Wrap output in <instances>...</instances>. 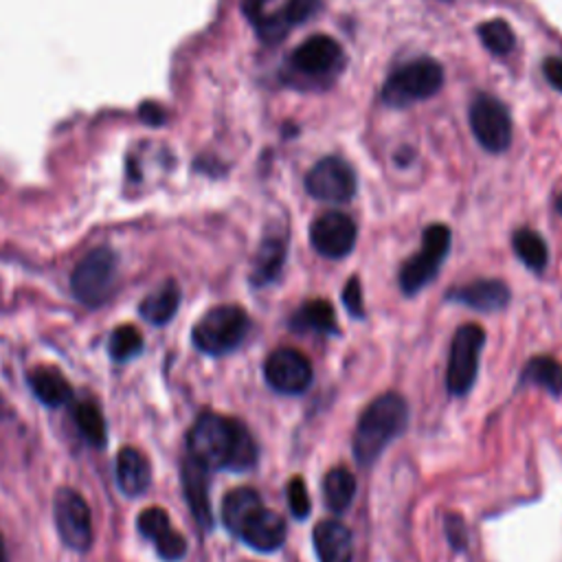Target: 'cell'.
<instances>
[{"mask_svg":"<svg viewBox=\"0 0 562 562\" xmlns=\"http://www.w3.org/2000/svg\"><path fill=\"white\" fill-rule=\"evenodd\" d=\"M555 209H558V213L562 215V193L558 195V200H555Z\"/></svg>","mask_w":562,"mask_h":562,"instance_id":"obj_38","label":"cell"},{"mask_svg":"<svg viewBox=\"0 0 562 562\" xmlns=\"http://www.w3.org/2000/svg\"><path fill=\"white\" fill-rule=\"evenodd\" d=\"M53 516L66 547L86 553L92 547V518L86 498L72 487H59L53 498Z\"/></svg>","mask_w":562,"mask_h":562,"instance_id":"obj_8","label":"cell"},{"mask_svg":"<svg viewBox=\"0 0 562 562\" xmlns=\"http://www.w3.org/2000/svg\"><path fill=\"white\" fill-rule=\"evenodd\" d=\"M512 246L516 257L533 272H542L549 261V250L544 239L531 228H518L512 237Z\"/></svg>","mask_w":562,"mask_h":562,"instance_id":"obj_27","label":"cell"},{"mask_svg":"<svg viewBox=\"0 0 562 562\" xmlns=\"http://www.w3.org/2000/svg\"><path fill=\"white\" fill-rule=\"evenodd\" d=\"M158 555L167 562H176L180 558H184L187 553V540L176 531V529H169L165 536H160L156 542H154Z\"/></svg>","mask_w":562,"mask_h":562,"instance_id":"obj_33","label":"cell"},{"mask_svg":"<svg viewBox=\"0 0 562 562\" xmlns=\"http://www.w3.org/2000/svg\"><path fill=\"white\" fill-rule=\"evenodd\" d=\"M483 342L485 331L476 323H465L454 331L446 364V389L452 395L461 397L472 389L479 371V353L483 349Z\"/></svg>","mask_w":562,"mask_h":562,"instance_id":"obj_7","label":"cell"},{"mask_svg":"<svg viewBox=\"0 0 562 562\" xmlns=\"http://www.w3.org/2000/svg\"><path fill=\"white\" fill-rule=\"evenodd\" d=\"M261 496L252 487H235L231 490L222 501V522L224 527L237 536L239 527L248 520L250 514H255L261 507Z\"/></svg>","mask_w":562,"mask_h":562,"instance_id":"obj_23","label":"cell"},{"mask_svg":"<svg viewBox=\"0 0 562 562\" xmlns=\"http://www.w3.org/2000/svg\"><path fill=\"white\" fill-rule=\"evenodd\" d=\"M290 329L294 331H314V334H338L336 325V312L329 301L325 299H312L303 303L294 316L290 318Z\"/></svg>","mask_w":562,"mask_h":562,"instance_id":"obj_20","label":"cell"},{"mask_svg":"<svg viewBox=\"0 0 562 562\" xmlns=\"http://www.w3.org/2000/svg\"><path fill=\"white\" fill-rule=\"evenodd\" d=\"M450 250V228L446 224H430L424 228L422 248L408 257L400 268V288L406 296L417 294L426 283L437 277Z\"/></svg>","mask_w":562,"mask_h":562,"instance_id":"obj_6","label":"cell"},{"mask_svg":"<svg viewBox=\"0 0 562 562\" xmlns=\"http://www.w3.org/2000/svg\"><path fill=\"white\" fill-rule=\"evenodd\" d=\"M116 481L127 496H140L151 481L147 457L136 448H121L116 454Z\"/></svg>","mask_w":562,"mask_h":562,"instance_id":"obj_19","label":"cell"},{"mask_svg":"<svg viewBox=\"0 0 562 562\" xmlns=\"http://www.w3.org/2000/svg\"><path fill=\"white\" fill-rule=\"evenodd\" d=\"M116 283V255L99 246L86 252L70 274V290L86 307H97L110 299Z\"/></svg>","mask_w":562,"mask_h":562,"instance_id":"obj_5","label":"cell"},{"mask_svg":"<svg viewBox=\"0 0 562 562\" xmlns=\"http://www.w3.org/2000/svg\"><path fill=\"white\" fill-rule=\"evenodd\" d=\"M180 476H182V492L195 522L200 525V529H211L213 512H211V498H209V468L202 465L191 454H187L182 459Z\"/></svg>","mask_w":562,"mask_h":562,"instance_id":"obj_15","label":"cell"},{"mask_svg":"<svg viewBox=\"0 0 562 562\" xmlns=\"http://www.w3.org/2000/svg\"><path fill=\"white\" fill-rule=\"evenodd\" d=\"M178 305H180V288H178V283L176 281H165L162 285H158L154 292H149L140 301L138 312L151 325H165L167 321H171V316L176 314Z\"/></svg>","mask_w":562,"mask_h":562,"instance_id":"obj_24","label":"cell"},{"mask_svg":"<svg viewBox=\"0 0 562 562\" xmlns=\"http://www.w3.org/2000/svg\"><path fill=\"white\" fill-rule=\"evenodd\" d=\"M470 130L479 145L492 154H501L512 143V116L507 108L492 94H479L470 103Z\"/></svg>","mask_w":562,"mask_h":562,"instance_id":"obj_9","label":"cell"},{"mask_svg":"<svg viewBox=\"0 0 562 562\" xmlns=\"http://www.w3.org/2000/svg\"><path fill=\"white\" fill-rule=\"evenodd\" d=\"M266 382L283 395H299L312 384V362L292 347L274 349L263 364Z\"/></svg>","mask_w":562,"mask_h":562,"instance_id":"obj_12","label":"cell"},{"mask_svg":"<svg viewBox=\"0 0 562 562\" xmlns=\"http://www.w3.org/2000/svg\"><path fill=\"white\" fill-rule=\"evenodd\" d=\"M0 562H7V549H4V540L0 536Z\"/></svg>","mask_w":562,"mask_h":562,"instance_id":"obj_37","label":"cell"},{"mask_svg":"<svg viewBox=\"0 0 562 562\" xmlns=\"http://www.w3.org/2000/svg\"><path fill=\"white\" fill-rule=\"evenodd\" d=\"M189 454L209 470L246 472L257 463V443L248 428L220 413H202L187 437Z\"/></svg>","mask_w":562,"mask_h":562,"instance_id":"obj_1","label":"cell"},{"mask_svg":"<svg viewBox=\"0 0 562 562\" xmlns=\"http://www.w3.org/2000/svg\"><path fill=\"white\" fill-rule=\"evenodd\" d=\"M136 527L151 542H156L160 536H165L171 529L169 516H167V512L162 507H147V509H143L138 514Z\"/></svg>","mask_w":562,"mask_h":562,"instance_id":"obj_31","label":"cell"},{"mask_svg":"<svg viewBox=\"0 0 562 562\" xmlns=\"http://www.w3.org/2000/svg\"><path fill=\"white\" fill-rule=\"evenodd\" d=\"M443 86V68L439 61L419 57L395 68L382 86V101L391 108H406L411 103L430 99Z\"/></svg>","mask_w":562,"mask_h":562,"instance_id":"obj_3","label":"cell"},{"mask_svg":"<svg viewBox=\"0 0 562 562\" xmlns=\"http://www.w3.org/2000/svg\"><path fill=\"white\" fill-rule=\"evenodd\" d=\"M448 301L479 312H496L509 303V288L501 279H476L454 288L448 294Z\"/></svg>","mask_w":562,"mask_h":562,"instance_id":"obj_17","label":"cell"},{"mask_svg":"<svg viewBox=\"0 0 562 562\" xmlns=\"http://www.w3.org/2000/svg\"><path fill=\"white\" fill-rule=\"evenodd\" d=\"M323 496L334 514H342L356 496V476L347 468H331L323 479Z\"/></svg>","mask_w":562,"mask_h":562,"instance_id":"obj_25","label":"cell"},{"mask_svg":"<svg viewBox=\"0 0 562 562\" xmlns=\"http://www.w3.org/2000/svg\"><path fill=\"white\" fill-rule=\"evenodd\" d=\"M542 72L547 81L562 92V57H547L542 64Z\"/></svg>","mask_w":562,"mask_h":562,"instance_id":"obj_36","label":"cell"},{"mask_svg":"<svg viewBox=\"0 0 562 562\" xmlns=\"http://www.w3.org/2000/svg\"><path fill=\"white\" fill-rule=\"evenodd\" d=\"M520 384H538L551 395H562V364L555 358L536 356L525 364Z\"/></svg>","mask_w":562,"mask_h":562,"instance_id":"obj_26","label":"cell"},{"mask_svg":"<svg viewBox=\"0 0 562 562\" xmlns=\"http://www.w3.org/2000/svg\"><path fill=\"white\" fill-rule=\"evenodd\" d=\"M140 349H143V338L134 325H119L110 334L108 351H110L112 360L125 362V360L134 358L136 353H140Z\"/></svg>","mask_w":562,"mask_h":562,"instance_id":"obj_30","label":"cell"},{"mask_svg":"<svg viewBox=\"0 0 562 562\" xmlns=\"http://www.w3.org/2000/svg\"><path fill=\"white\" fill-rule=\"evenodd\" d=\"M356 222L342 211L318 215L310 226V241L314 250L327 259H342L356 246Z\"/></svg>","mask_w":562,"mask_h":562,"instance_id":"obj_13","label":"cell"},{"mask_svg":"<svg viewBox=\"0 0 562 562\" xmlns=\"http://www.w3.org/2000/svg\"><path fill=\"white\" fill-rule=\"evenodd\" d=\"M340 296H342V303H345V307L351 316H356V318L364 316V299H362V285H360L358 277H351L345 283Z\"/></svg>","mask_w":562,"mask_h":562,"instance_id":"obj_34","label":"cell"},{"mask_svg":"<svg viewBox=\"0 0 562 562\" xmlns=\"http://www.w3.org/2000/svg\"><path fill=\"white\" fill-rule=\"evenodd\" d=\"M408 424V404L397 393H384L375 397L358 417L353 430V457L362 468L384 452V448L404 432Z\"/></svg>","mask_w":562,"mask_h":562,"instance_id":"obj_2","label":"cell"},{"mask_svg":"<svg viewBox=\"0 0 562 562\" xmlns=\"http://www.w3.org/2000/svg\"><path fill=\"white\" fill-rule=\"evenodd\" d=\"M465 522L461 520V516L450 514L446 516V538L454 549H463L468 544V536H465Z\"/></svg>","mask_w":562,"mask_h":562,"instance_id":"obj_35","label":"cell"},{"mask_svg":"<svg viewBox=\"0 0 562 562\" xmlns=\"http://www.w3.org/2000/svg\"><path fill=\"white\" fill-rule=\"evenodd\" d=\"M479 40L492 55H507L516 46V37H514L512 26L501 18L483 22L479 26Z\"/></svg>","mask_w":562,"mask_h":562,"instance_id":"obj_29","label":"cell"},{"mask_svg":"<svg viewBox=\"0 0 562 562\" xmlns=\"http://www.w3.org/2000/svg\"><path fill=\"white\" fill-rule=\"evenodd\" d=\"M321 9V0H285L279 9H259L248 15L252 22L257 35L268 42L277 44L281 42L290 29L303 24Z\"/></svg>","mask_w":562,"mask_h":562,"instance_id":"obj_14","label":"cell"},{"mask_svg":"<svg viewBox=\"0 0 562 562\" xmlns=\"http://www.w3.org/2000/svg\"><path fill=\"white\" fill-rule=\"evenodd\" d=\"M345 61L340 44L329 35H312L299 44L290 57L292 75L307 81H325L336 75Z\"/></svg>","mask_w":562,"mask_h":562,"instance_id":"obj_11","label":"cell"},{"mask_svg":"<svg viewBox=\"0 0 562 562\" xmlns=\"http://www.w3.org/2000/svg\"><path fill=\"white\" fill-rule=\"evenodd\" d=\"M314 549L318 562H351L353 560V538L345 522L327 518L314 527Z\"/></svg>","mask_w":562,"mask_h":562,"instance_id":"obj_18","label":"cell"},{"mask_svg":"<svg viewBox=\"0 0 562 562\" xmlns=\"http://www.w3.org/2000/svg\"><path fill=\"white\" fill-rule=\"evenodd\" d=\"M285 255H288V244L283 237H266L255 255V261H252V274H250V281L261 288V285H268L272 283L283 263H285Z\"/></svg>","mask_w":562,"mask_h":562,"instance_id":"obj_22","label":"cell"},{"mask_svg":"<svg viewBox=\"0 0 562 562\" xmlns=\"http://www.w3.org/2000/svg\"><path fill=\"white\" fill-rule=\"evenodd\" d=\"M250 331V318L239 305L211 307L193 327V345L209 356L235 351Z\"/></svg>","mask_w":562,"mask_h":562,"instance_id":"obj_4","label":"cell"},{"mask_svg":"<svg viewBox=\"0 0 562 562\" xmlns=\"http://www.w3.org/2000/svg\"><path fill=\"white\" fill-rule=\"evenodd\" d=\"M237 538L244 540L255 551H261V553L277 551L285 542V520L277 512L261 505L239 527Z\"/></svg>","mask_w":562,"mask_h":562,"instance_id":"obj_16","label":"cell"},{"mask_svg":"<svg viewBox=\"0 0 562 562\" xmlns=\"http://www.w3.org/2000/svg\"><path fill=\"white\" fill-rule=\"evenodd\" d=\"M29 386L46 406H61L72 397V389L64 373L55 367H35L29 371Z\"/></svg>","mask_w":562,"mask_h":562,"instance_id":"obj_21","label":"cell"},{"mask_svg":"<svg viewBox=\"0 0 562 562\" xmlns=\"http://www.w3.org/2000/svg\"><path fill=\"white\" fill-rule=\"evenodd\" d=\"M285 496H288V507L292 512L294 518L303 520L310 509H312V503H310V494L305 490V483L301 476H292L288 481V487H285Z\"/></svg>","mask_w":562,"mask_h":562,"instance_id":"obj_32","label":"cell"},{"mask_svg":"<svg viewBox=\"0 0 562 562\" xmlns=\"http://www.w3.org/2000/svg\"><path fill=\"white\" fill-rule=\"evenodd\" d=\"M75 424H77L81 437L88 443H92L94 448H101L105 443V439H108L105 419H103V413L97 406V402L86 400V402L77 404L75 406Z\"/></svg>","mask_w":562,"mask_h":562,"instance_id":"obj_28","label":"cell"},{"mask_svg":"<svg viewBox=\"0 0 562 562\" xmlns=\"http://www.w3.org/2000/svg\"><path fill=\"white\" fill-rule=\"evenodd\" d=\"M305 189L314 200L342 204L356 195L358 180L351 165L338 156L321 158L305 176Z\"/></svg>","mask_w":562,"mask_h":562,"instance_id":"obj_10","label":"cell"}]
</instances>
